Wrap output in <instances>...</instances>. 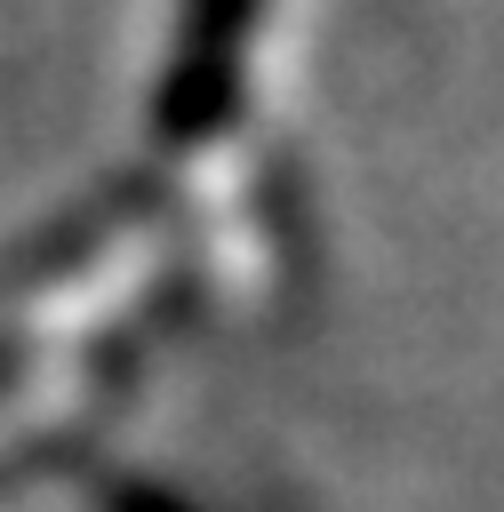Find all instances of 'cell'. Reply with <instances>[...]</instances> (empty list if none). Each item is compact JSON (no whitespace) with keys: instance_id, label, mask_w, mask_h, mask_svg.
Masks as SVG:
<instances>
[{"instance_id":"1","label":"cell","mask_w":504,"mask_h":512,"mask_svg":"<svg viewBox=\"0 0 504 512\" xmlns=\"http://www.w3.org/2000/svg\"><path fill=\"white\" fill-rule=\"evenodd\" d=\"M256 16H264V0H184L176 48L160 72V136H208L232 112Z\"/></svg>"}]
</instances>
